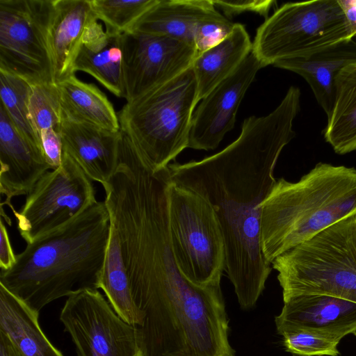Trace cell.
I'll use <instances>...</instances> for the list:
<instances>
[{
    "label": "cell",
    "instance_id": "obj_30",
    "mask_svg": "<svg viewBox=\"0 0 356 356\" xmlns=\"http://www.w3.org/2000/svg\"><path fill=\"white\" fill-rule=\"evenodd\" d=\"M212 1L216 8L222 10L227 19L244 12L256 13L267 19L269 10L275 3L273 0Z\"/></svg>",
    "mask_w": 356,
    "mask_h": 356
},
{
    "label": "cell",
    "instance_id": "obj_13",
    "mask_svg": "<svg viewBox=\"0 0 356 356\" xmlns=\"http://www.w3.org/2000/svg\"><path fill=\"white\" fill-rule=\"evenodd\" d=\"M275 317L280 335L296 330L328 334L339 341L356 333V302L325 295H300L284 298Z\"/></svg>",
    "mask_w": 356,
    "mask_h": 356
},
{
    "label": "cell",
    "instance_id": "obj_17",
    "mask_svg": "<svg viewBox=\"0 0 356 356\" xmlns=\"http://www.w3.org/2000/svg\"><path fill=\"white\" fill-rule=\"evenodd\" d=\"M353 63H356V41L349 39L305 56L281 60L273 65L301 76L327 117L333 104L334 78L343 68Z\"/></svg>",
    "mask_w": 356,
    "mask_h": 356
},
{
    "label": "cell",
    "instance_id": "obj_5",
    "mask_svg": "<svg viewBox=\"0 0 356 356\" xmlns=\"http://www.w3.org/2000/svg\"><path fill=\"white\" fill-rule=\"evenodd\" d=\"M271 265L283 299L325 295L356 302V213L286 251Z\"/></svg>",
    "mask_w": 356,
    "mask_h": 356
},
{
    "label": "cell",
    "instance_id": "obj_11",
    "mask_svg": "<svg viewBox=\"0 0 356 356\" xmlns=\"http://www.w3.org/2000/svg\"><path fill=\"white\" fill-rule=\"evenodd\" d=\"M121 46L127 102L182 74L197 55L190 44L138 31L122 33Z\"/></svg>",
    "mask_w": 356,
    "mask_h": 356
},
{
    "label": "cell",
    "instance_id": "obj_26",
    "mask_svg": "<svg viewBox=\"0 0 356 356\" xmlns=\"http://www.w3.org/2000/svg\"><path fill=\"white\" fill-rule=\"evenodd\" d=\"M158 0H90L98 20L103 22L107 31L122 34L129 31L136 22Z\"/></svg>",
    "mask_w": 356,
    "mask_h": 356
},
{
    "label": "cell",
    "instance_id": "obj_32",
    "mask_svg": "<svg viewBox=\"0 0 356 356\" xmlns=\"http://www.w3.org/2000/svg\"><path fill=\"white\" fill-rule=\"evenodd\" d=\"M0 232V268L1 270H7L15 264L17 254L13 251L7 228L2 218Z\"/></svg>",
    "mask_w": 356,
    "mask_h": 356
},
{
    "label": "cell",
    "instance_id": "obj_8",
    "mask_svg": "<svg viewBox=\"0 0 356 356\" xmlns=\"http://www.w3.org/2000/svg\"><path fill=\"white\" fill-rule=\"evenodd\" d=\"M92 181L63 152L60 165L45 172L20 209L13 211L19 233L26 243L69 222L96 202Z\"/></svg>",
    "mask_w": 356,
    "mask_h": 356
},
{
    "label": "cell",
    "instance_id": "obj_33",
    "mask_svg": "<svg viewBox=\"0 0 356 356\" xmlns=\"http://www.w3.org/2000/svg\"><path fill=\"white\" fill-rule=\"evenodd\" d=\"M337 1L345 15L352 37L356 41V0Z\"/></svg>",
    "mask_w": 356,
    "mask_h": 356
},
{
    "label": "cell",
    "instance_id": "obj_2",
    "mask_svg": "<svg viewBox=\"0 0 356 356\" xmlns=\"http://www.w3.org/2000/svg\"><path fill=\"white\" fill-rule=\"evenodd\" d=\"M110 216L97 201L75 218L27 244L0 284L31 308L83 289H99L110 238Z\"/></svg>",
    "mask_w": 356,
    "mask_h": 356
},
{
    "label": "cell",
    "instance_id": "obj_4",
    "mask_svg": "<svg viewBox=\"0 0 356 356\" xmlns=\"http://www.w3.org/2000/svg\"><path fill=\"white\" fill-rule=\"evenodd\" d=\"M192 67L127 102L118 113L120 131L155 171L167 168L188 146L198 102Z\"/></svg>",
    "mask_w": 356,
    "mask_h": 356
},
{
    "label": "cell",
    "instance_id": "obj_34",
    "mask_svg": "<svg viewBox=\"0 0 356 356\" xmlns=\"http://www.w3.org/2000/svg\"><path fill=\"white\" fill-rule=\"evenodd\" d=\"M0 356H22L10 337L0 330Z\"/></svg>",
    "mask_w": 356,
    "mask_h": 356
},
{
    "label": "cell",
    "instance_id": "obj_15",
    "mask_svg": "<svg viewBox=\"0 0 356 356\" xmlns=\"http://www.w3.org/2000/svg\"><path fill=\"white\" fill-rule=\"evenodd\" d=\"M58 132L63 152L68 154L92 181L104 186L111 179L119 161L120 130L111 131L75 121L62 111Z\"/></svg>",
    "mask_w": 356,
    "mask_h": 356
},
{
    "label": "cell",
    "instance_id": "obj_22",
    "mask_svg": "<svg viewBox=\"0 0 356 356\" xmlns=\"http://www.w3.org/2000/svg\"><path fill=\"white\" fill-rule=\"evenodd\" d=\"M63 112L70 118L111 131H119L118 115L107 97L95 85L72 74L55 84Z\"/></svg>",
    "mask_w": 356,
    "mask_h": 356
},
{
    "label": "cell",
    "instance_id": "obj_19",
    "mask_svg": "<svg viewBox=\"0 0 356 356\" xmlns=\"http://www.w3.org/2000/svg\"><path fill=\"white\" fill-rule=\"evenodd\" d=\"M222 15L212 0H158L129 31L163 35L194 46L197 25Z\"/></svg>",
    "mask_w": 356,
    "mask_h": 356
},
{
    "label": "cell",
    "instance_id": "obj_31",
    "mask_svg": "<svg viewBox=\"0 0 356 356\" xmlns=\"http://www.w3.org/2000/svg\"><path fill=\"white\" fill-rule=\"evenodd\" d=\"M44 157L51 170L58 168L63 159V143L60 136L55 129L42 131L40 136Z\"/></svg>",
    "mask_w": 356,
    "mask_h": 356
},
{
    "label": "cell",
    "instance_id": "obj_6",
    "mask_svg": "<svg viewBox=\"0 0 356 356\" xmlns=\"http://www.w3.org/2000/svg\"><path fill=\"white\" fill-rule=\"evenodd\" d=\"M353 39L337 0L286 3L257 29L252 51L263 67Z\"/></svg>",
    "mask_w": 356,
    "mask_h": 356
},
{
    "label": "cell",
    "instance_id": "obj_9",
    "mask_svg": "<svg viewBox=\"0 0 356 356\" xmlns=\"http://www.w3.org/2000/svg\"><path fill=\"white\" fill-rule=\"evenodd\" d=\"M53 8L54 0H0L1 70L31 84L54 83L47 40Z\"/></svg>",
    "mask_w": 356,
    "mask_h": 356
},
{
    "label": "cell",
    "instance_id": "obj_16",
    "mask_svg": "<svg viewBox=\"0 0 356 356\" xmlns=\"http://www.w3.org/2000/svg\"><path fill=\"white\" fill-rule=\"evenodd\" d=\"M95 19L90 0H54L47 40L54 84L74 74L76 54Z\"/></svg>",
    "mask_w": 356,
    "mask_h": 356
},
{
    "label": "cell",
    "instance_id": "obj_21",
    "mask_svg": "<svg viewBox=\"0 0 356 356\" xmlns=\"http://www.w3.org/2000/svg\"><path fill=\"white\" fill-rule=\"evenodd\" d=\"M0 330L22 356H63L48 339L39 323V312L0 284Z\"/></svg>",
    "mask_w": 356,
    "mask_h": 356
},
{
    "label": "cell",
    "instance_id": "obj_12",
    "mask_svg": "<svg viewBox=\"0 0 356 356\" xmlns=\"http://www.w3.org/2000/svg\"><path fill=\"white\" fill-rule=\"evenodd\" d=\"M263 66L251 51L239 66L218 83L193 112L188 147L216 149L236 122L239 105Z\"/></svg>",
    "mask_w": 356,
    "mask_h": 356
},
{
    "label": "cell",
    "instance_id": "obj_29",
    "mask_svg": "<svg viewBox=\"0 0 356 356\" xmlns=\"http://www.w3.org/2000/svg\"><path fill=\"white\" fill-rule=\"evenodd\" d=\"M234 25L224 15L200 22L194 35V46L197 54L225 38L232 30Z\"/></svg>",
    "mask_w": 356,
    "mask_h": 356
},
{
    "label": "cell",
    "instance_id": "obj_28",
    "mask_svg": "<svg viewBox=\"0 0 356 356\" xmlns=\"http://www.w3.org/2000/svg\"><path fill=\"white\" fill-rule=\"evenodd\" d=\"M286 351L300 356H337L340 341L317 331L296 330L282 335Z\"/></svg>",
    "mask_w": 356,
    "mask_h": 356
},
{
    "label": "cell",
    "instance_id": "obj_23",
    "mask_svg": "<svg viewBox=\"0 0 356 356\" xmlns=\"http://www.w3.org/2000/svg\"><path fill=\"white\" fill-rule=\"evenodd\" d=\"M323 136L337 154L356 150V63L334 78L333 104Z\"/></svg>",
    "mask_w": 356,
    "mask_h": 356
},
{
    "label": "cell",
    "instance_id": "obj_10",
    "mask_svg": "<svg viewBox=\"0 0 356 356\" xmlns=\"http://www.w3.org/2000/svg\"><path fill=\"white\" fill-rule=\"evenodd\" d=\"M60 321L77 356H145L137 327L121 318L97 289L67 297Z\"/></svg>",
    "mask_w": 356,
    "mask_h": 356
},
{
    "label": "cell",
    "instance_id": "obj_20",
    "mask_svg": "<svg viewBox=\"0 0 356 356\" xmlns=\"http://www.w3.org/2000/svg\"><path fill=\"white\" fill-rule=\"evenodd\" d=\"M252 49V43L245 26L234 24L225 38L199 53L191 66L196 79L198 101L229 76Z\"/></svg>",
    "mask_w": 356,
    "mask_h": 356
},
{
    "label": "cell",
    "instance_id": "obj_24",
    "mask_svg": "<svg viewBox=\"0 0 356 356\" xmlns=\"http://www.w3.org/2000/svg\"><path fill=\"white\" fill-rule=\"evenodd\" d=\"M99 289L121 318L131 325H141L143 316L133 300L120 239L111 225Z\"/></svg>",
    "mask_w": 356,
    "mask_h": 356
},
{
    "label": "cell",
    "instance_id": "obj_3",
    "mask_svg": "<svg viewBox=\"0 0 356 356\" xmlns=\"http://www.w3.org/2000/svg\"><path fill=\"white\" fill-rule=\"evenodd\" d=\"M261 208V246L271 264L286 251L356 213V169L318 163L297 182L280 178Z\"/></svg>",
    "mask_w": 356,
    "mask_h": 356
},
{
    "label": "cell",
    "instance_id": "obj_7",
    "mask_svg": "<svg viewBox=\"0 0 356 356\" xmlns=\"http://www.w3.org/2000/svg\"><path fill=\"white\" fill-rule=\"evenodd\" d=\"M168 219L172 249L181 274L198 286L220 285L226 267L225 243L210 204L171 181Z\"/></svg>",
    "mask_w": 356,
    "mask_h": 356
},
{
    "label": "cell",
    "instance_id": "obj_27",
    "mask_svg": "<svg viewBox=\"0 0 356 356\" xmlns=\"http://www.w3.org/2000/svg\"><path fill=\"white\" fill-rule=\"evenodd\" d=\"M28 107L32 126L40 140L42 131L49 129L58 131L62 110L55 84H31Z\"/></svg>",
    "mask_w": 356,
    "mask_h": 356
},
{
    "label": "cell",
    "instance_id": "obj_1",
    "mask_svg": "<svg viewBox=\"0 0 356 356\" xmlns=\"http://www.w3.org/2000/svg\"><path fill=\"white\" fill-rule=\"evenodd\" d=\"M300 96L291 86L271 113L245 119L239 136L220 152L168 166L172 182L197 193L214 210L225 243V271L245 309L256 304L271 272L261 246V206L277 181L278 158L296 136Z\"/></svg>",
    "mask_w": 356,
    "mask_h": 356
},
{
    "label": "cell",
    "instance_id": "obj_25",
    "mask_svg": "<svg viewBox=\"0 0 356 356\" xmlns=\"http://www.w3.org/2000/svg\"><path fill=\"white\" fill-rule=\"evenodd\" d=\"M31 87V83L26 80L0 70L1 106L19 133L42 151L29 118L28 101Z\"/></svg>",
    "mask_w": 356,
    "mask_h": 356
},
{
    "label": "cell",
    "instance_id": "obj_18",
    "mask_svg": "<svg viewBox=\"0 0 356 356\" xmlns=\"http://www.w3.org/2000/svg\"><path fill=\"white\" fill-rule=\"evenodd\" d=\"M95 19L88 26L76 54L73 70L93 76L118 97H125L121 34L107 31Z\"/></svg>",
    "mask_w": 356,
    "mask_h": 356
},
{
    "label": "cell",
    "instance_id": "obj_14",
    "mask_svg": "<svg viewBox=\"0 0 356 356\" xmlns=\"http://www.w3.org/2000/svg\"><path fill=\"white\" fill-rule=\"evenodd\" d=\"M0 192L6 196L1 207L12 210L14 197L27 195L49 169L43 152L28 141L17 129L0 106Z\"/></svg>",
    "mask_w": 356,
    "mask_h": 356
},
{
    "label": "cell",
    "instance_id": "obj_35",
    "mask_svg": "<svg viewBox=\"0 0 356 356\" xmlns=\"http://www.w3.org/2000/svg\"><path fill=\"white\" fill-rule=\"evenodd\" d=\"M356 336V333L354 334Z\"/></svg>",
    "mask_w": 356,
    "mask_h": 356
}]
</instances>
